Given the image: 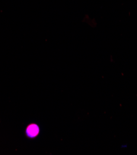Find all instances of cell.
Returning a JSON list of instances; mask_svg holds the SVG:
<instances>
[{
    "instance_id": "cell-1",
    "label": "cell",
    "mask_w": 137,
    "mask_h": 155,
    "mask_svg": "<svg viewBox=\"0 0 137 155\" xmlns=\"http://www.w3.org/2000/svg\"><path fill=\"white\" fill-rule=\"evenodd\" d=\"M39 132V128L35 124H32L30 126L27 130V134L30 137H35Z\"/></svg>"
}]
</instances>
